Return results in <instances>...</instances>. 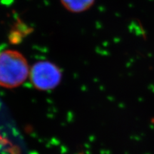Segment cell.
<instances>
[{"mask_svg":"<svg viewBox=\"0 0 154 154\" xmlns=\"http://www.w3.org/2000/svg\"><path fill=\"white\" fill-rule=\"evenodd\" d=\"M60 1L67 10L74 13H79L91 8L95 0H60Z\"/></svg>","mask_w":154,"mask_h":154,"instance_id":"obj_3","label":"cell"},{"mask_svg":"<svg viewBox=\"0 0 154 154\" xmlns=\"http://www.w3.org/2000/svg\"><path fill=\"white\" fill-rule=\"evenodd\" d=\"M26 58L19 51L6 50L0 53V86L7 88L18 87L29 75Z\"/></svg>","mask_w":154,"mask_h":154,"instance_id":"obj_1","label":"cell"},{"mask_svg":"<svg viewBox=\"0 0 154 154\" xmlns=\"http://www.w3.org/2000/svg\"><path fill=\"white\" fill-rule=\"evenodd\" d=\"M29 78L36 89L48 91L59 85L61 80V72L57 66L50 61H38L31 69Z\"/></svg>","mask_w":154,"mask_h":154,"instance_id":"obj_2","label":"cell"}]
</instances>
